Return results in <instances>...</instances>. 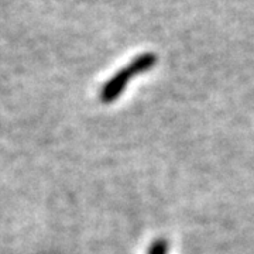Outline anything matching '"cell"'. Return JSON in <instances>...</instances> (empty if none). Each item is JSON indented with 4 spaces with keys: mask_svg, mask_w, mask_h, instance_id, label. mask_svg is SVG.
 <instances>
[{
    "mask_svg": "<svg viewBox=\"0 0 254 254\" xmlns=\"http://www.w3.org/2000/svg\"><path fill=\"white\" fill-rule=\"evenodd\" d=\"M155 57L153 54H144L140 55L138 58H136L130 65H127L126 68H123L120 72H118L112 79H110L102 89L100 93V99L105 103H109L112 100H115L119 95L122 93V91L125 89L126 83L134 75L143 72L145 69H148L151 65H154Z\"/></svg>",
    "mask_w": 254,
    "mask_h": 254,
    "instance_id": "cell-1",
    "label": "cell"
}]
</instances>
